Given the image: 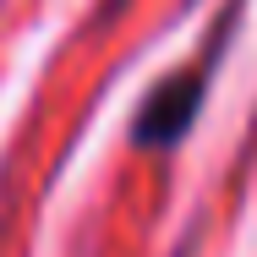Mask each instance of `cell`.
<instances>
[{"label": "cell", "instance_id": "obj_1", "mask_svg": "<svg viewBox=\"0 0 257 257\" xmlns=\"http://www.w3.org/2000/svg\"><path fill=\"white\" fill-rule=\"evenodd\" d=\"M203 88L208 82L197 71L159 82L154 99L143 104V115H137V143H143V148H170V143L192 126V115H197V104H203Z\"/></svg>", "mask_w": 257, "mask_h": 257}]
</instances>
